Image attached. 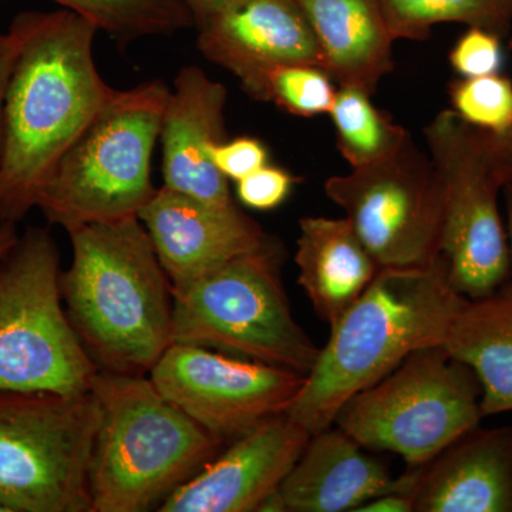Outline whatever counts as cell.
<instances>
[{"instance_id":"obj_21","label":"cell","mask_w":512,"mask_h":512,"mask_svg":"<svg viewBox=\"0 0 512 512\" xmlns=\"http://www.w3.org/2000/svg\"><path fill=\"white\" fill-rule=\"evenodd\" d=\"M444 348L466 363L481 386L484 417L512 412V286L468 301Z\"/></svg>"},{"instance_id":"obj_34","label":"cell","mask_w":512,"mask_h":512,"mask_svg":"<svg viewBox=\"0 0 512 512\" xmlns=\"http://www.w3.org/2000/svg\"><path fill=\"white\" fill-rule=\"evenodd\" d=\"M18 237L19 234L18 231H16V224H12V222H0V256L5 254V252L15 244Z\"/></svg>"},{"instance_id":"obj_1","label":"cell","mask_w":512,"mask_h":512,"mask_svg":"<svg viewBox=\"0 0 512 512\" xmlns=\"http://www.w3.org/2000/svg\"><path fill=\"white\" fill-rule=\"evenodd\" d=\"M3 107L0 222L18 224L64 154L116 99L94 62L97 30L67 9L28 12Z\"/></svg>"},{"instance_id":"obj_29","label":"cell","mask_w":512,"mask_h":512,"mask_svg":"<svg viewBox=\"0 0 512 512\" xmlns=\"http://www.w3.org/2000/svg\"><path fill=\"white\" fill-rule=\"evenodd\" d=\"M208 157L227 180L237 183L268 164V150L255 137L221 140L208 146Z\"/></svg>"},{"instance_id":"obj_22","label":"cell","mask_w":512,"mask_h":512,"mask_svg":"<svg viewBox=\"0 0 512 512\" xmlns=\"http://www.w3.org/2000/svg\"><path fill=\"white\" fill-rule=\"evenodd\" d=\"M3 2V0H0ZM89 20L120 47L143 37L168 36L194 26L181 0H52Z\"/></svg>"},{"instance_id":"obj_13","label":"cell","mask_w":512,"mask_h":512,"mask_svg":"<svg viewBox=\"0 0 512 512\" xmlns=\"http://www.w3.org/2000/svg\"><path fill=\"white\" fill-rule=\"evenodd\" d=\"M191 13L201 55L234 74L252 99L269 101V77L279 67H323L318 40L296 0H207Z\"/></svg>"},{"instance_id":"obj_16","label":"cell","mask_w":512,"mask_h":512,"mask_svg":"<svg viewBox=\"0 0 512 512\" xmlns=\"http://www.w3.org/2000/svg\"><path fill=\"white\" fill-rule=\"evenodd\" d=\"M227 99L224 84L200 67L178 72L161 124L164 187L208 204H234L227 178L208 157V146L225 140Z\"/></svg>"},{"instance_id":"obj_36","label":"cell","mask_w":512,"mask_h":512,"mask_svg":"<svg viewBox=\"0 0 512 512\" xmlns=\"http://www.w3.org/2000/svg\"><path fill=\"white\" fill-rule=\"evenodd\" d=\"M0 512H2V510H0Z\"/></svg>"},{"instance_id":"obj_8","label":"cell","mask_w":512,"mask_h":512,"mask_svg":"<svg viewBox=\"0 0 512 512\" xmlns=\"http://www.w3.org/2000/svg\"><path fill=\"white\" fill-rule=\"evenodd\" d=\"M484 419L476 373L444 345L416 350L389 375L350 397L333 426L366 450L426 466Z\"/></svg>"},{"instance_id":"obj_26","label":"cell","mask_w":512,"mask_h":512,"mask_svg":"<svg viewBox=\"0 0 512 512\" xmlns=\"http://www.w3.org/2000/svg\"><path fill=\"white\" fill-rule=\"evenodd\" d=\"M323 67L312 64L282 66L269 77V101L292 116L329 114L338 90Z\"/></svg>"},{"instance_id":"obj_14","label":"cell","mask_w":512,"mask_h":512,"mask_svg":"<svg viewBox=\"0 0 512 512\" xmlns=\"http://www.w3.org/2000/svg\"><path fill=\"white\" fill-rule=\"evenodd\" d=\"M311 434L284 414L229 441L160 512H254L284 483Z\"/></svg>"},{"instance_id":"obj_32","label":"cell","mask_w":512,"mask_h":512,"mask_svg":"<svg viewBox=\"0 0 512 512\" xmlns=\"http://www.w3.org/2000/svg\"><path fill=\"white\" fill-rule=\"evenodd\" d=\"M495 141H497L498 154H500L501 165L508 183L512 181V126L507 133L497 136L495 134Z\"/></svg>"},{"instance_id":"obj_6","label":"cell","mask_w":512,"mask_h":512,"mask_svg":"<svg viewBox=\"0 0 512 512\" xmlns=\"http://www.w3.org/2000/svg\"><path fill=\"white\" fill-rule=\"evenodd\" d=\"M281 251L266 239L173 288V343L202 346L306 376L320 348L293 318Z\"/></svg>"},{"instance_id":"obj_12","label":"cell","mask_w":512,"mask_h":512,"mask_svg":"<svg viewBox=\"0 0 512 512\" xmlns=\"http://www.w3.org/2000/svg\"><path fill=\"white\" fill-rule=\"evenodd\" d=\"M305 377L202 346L171 343L151 369L158 392L201 427L229 443L286 413Z\"/></svg>"},{"instance_id":"obj_11","label":"cell","mask_w":512,"mask_h":512,"mask_svg":"<svg viewBox=\"0 0 512 512\" xmlns=\"http://www.w3.org/2000/svg\"><path fill=\"white\" fill-rule=\"evenodd\" d=\"M325 191L380 268L427 265L440 255L439 175L412 137L383 160L330 177Z\"/></svg>"},{"instance_id":"obj_25","label":"cell","mask_w":512,"mask_h":512,"mask_svg":"<svg viewBox=\"0 0 512 512\" xmlns=\"http://www.w3.org/2000/svg\"><path fill=\"white\" fill-rule=\"evenodd\" d=\"M450 100L451 110L471 126L497 136L512 126V82L500 73L456 80Z\"/></svg>"},{"instance_id":"obj_24","label":"cell","mask_w":512,"mask_h":512,"mask_svg":"<svg viewBox=\"0 0 512 512\" xmlns=\"http://www.w3.org/2000/svg\"><path fill=\"white\" fill-rule=\"evenodd\" d=\"M370 97L362 90L340 87L329 113L340 154L352 168L383 160L410 136L389 114L377 109Z\"/></svg>"},{"instance_id":"obj_31","label":"cell","mask_w":512,"mask_h":512,"mask_svg":"<svg viewBox=\"0 0 512 512\" xmlns=\"http://www.w3.org/2000/svg\"><path fill=\"white\" fill-rule=\"evenodd\" d=\"M355 512H413V495L389 493L360 505Z\"/></svg>"},{"instance_id":"obj_19","label":"cell","mask_w":512,"mask_h":512,"mask_svg":"<svg viewBox=\"0 0 512 512\" xmlns=\"http://www.w3.org/2000/svg\"><path fill=\"white\" fill-rule=\"evenodd\" d=\"M311 23L323 69L340 87L373 96L393 70L394 39L380 0H296Z\"/></svg>"},{"instance_id":"obj_27","label":"cell","mask_w":512,"mask_h":512,"mask_svg":"<svg viewBox=\"0 0 512 512\" xmlns=\"http://www.w3.org/2000/svg\"><path fill=\"white\" fill-rule=\"evenodd\" d=\"M503 60L501 36L481 28L468 29L450 53L451 66L464 79L500 73Z\"/></svg>"},{"instance_id":"obj_2","label":"cell","mask_w":512,"mask_h":512,"mask_svg":"<svg viewBox=\"0 0 512 512\" xmlns=\"http://www.w3.org/2000/svg\"><path fill=\"white\" fill-rule=\"evenodd\" d=\"M467 298L451 284L446 262L380 268L332 326L286 416L309 434L332 427L343 404L396 369L407 356L444 345Z\"/></svg>"},{"instance_id":"obj_5","label":"cell","mask_w":512,"mask_h":512,"mask_svg":"<svg viewBox=\"0 0 512 512\" xmlns=\"http://www.w3.org/2000/svg\"><path fill=\"white\" fill-rule=\"evenodd\" d=\"M170 90L147 82L120 90L64 154L37 208L67 232L138 218L156 195L151 161Z\"/></svg>"},{"instance_id":"obj_4","label":"cell","mask_w":512,"mask_h":512,"mask_svg":"<svg viewBox=\"0 0 512 512\" xmlns=\"http://www.w3.org/2000/svg\"><path fill=\"white\" fill-rule=\"evenodd\" d=\"M90 392L100 410L89 463L92 512L158 510L224 447L150 377L99 370Z\"/></svg>"},{"instance_id":"obj_30","label":"cell","mask_w":512,"mask_h":512,"mask_svg":"<svg viewBox=\"0 0 512 512\" xmlns=\"http://www.w3.org/2000/svg\"><path fill=\"white\" fill-rule=\"evenodd\" d=\"M28 26V12H22L13 19L8 32L0 33V153H2L3 107H5L6 87H8L16 56H18L26 33H28Z\"/></svg>"},{"instance_id":"obj_9","label":"cell","mask_w":512,"mask_h":512,"mask_svg":"<svg viewBox=\"0 0 512 512\" xmlns=\"http://www.w3.org/2000/svg\"><path fill=\"white\" fill-rule=\"evenodd\" d=\"M443 192L440 256L468 301L500 291L511 278L500 195L507 177L495 134L443 110L424 128Z\"/></svg>"},{"instance_id":"obj_7","label":"cell","mask_w":512,"mask_h":512,"mask_svg":"<svg viewBox=\"0 0 512 512\" xmlns=\"http://www.w3.org/2000/svg\"><path fill=\"white\" fill-rule=\"evenodd\" d=\"M60 252L30 227L0 256V390L82 394L99 367L67 318Z\"/></svg>"},{"instance_id":"obj_33","label":"cell","mask_w":512,"mask_h":512,"mask_svg":"<svg viewBox=\"0 0 512 512\" xmlns=\"http://www.w3.org/2000/svg\"><path fill=\"white\" fill-rule=\"evenodd\" d=\"M505 201V228H507L508 247H510V262H511V276H512V181L505 184L504 190ZM512 286V282H511Z\"/></svg>"},{"instance_id":"obj_20","label":"cell","mask_w":512,"mask_h":512,"mask_svg":"<svg viewBox=\"0 0 512 512\" xmlns=\"http://www.w3.org/2000/svg\"><path fill=\"white\" fill-rule=\"evenodd\" d=\"M295 262L299 285L316 315L329 326L348 311L380 271L346 217L302 218Z\"/></svg>"},{"instance_id":"obj_28","label":"cell","mask_w":512,"mask_h":512,"mask_svg":"<svg viewBox=\"0 0 512 512\" xmlns=\"http://www.w3.org/2000/svg\"><path fill=\"white\" fill-rule=\"evenodd\" d=\"M295 184V177L284 168L266 164L237 181L238 200L251 210L272 211L288 200Z\"/></svg>"},{"instance_id":"obj_3","label":"cell","mask_w":512,"mask_h":512,"mask_svg":"<svg viewBox=\"0 0 512 512\" xmlns=\"http://www.w3.org/2000/svg\"><path fill=\"white\" fill-rule=\"evenodd\" d=\"M67 318L101 372L150 375L173 343V285L138 218L69 232Z\"/></svg>"},{"instance_id":"obj_18","label":"cell","mask_w":512,"mask_h":512,"mask_svg":"<svg viewBox=\"0 0 512 512\" xmlns=\"http://www.w3.org/2000/svg\"><path fill=\"white\" fill-rule=\"evenodd\" d=\"M413 512H512V426L478 424L421 466Z\"/></svg>"},{"instance_id":"obj_17","label":"cell","mask_w":512,"mask_h":512,"mask_svg":"<svg viewBox=\"0 0 512 512\" xmlns=\"http://www.w3.org/2000/svg\"><path fill=\"white\" fill-rule=\"evenodd\" d=\"M419 473L416 467L394 477L359 441L332 426L312 434L279 494L289 512H355L379 495H413Z\"/></svg>"},{"instance_id":"obj_35","label":"cell","mask_w":512,"mask_h":512,"mask_svg":"<svg viewBox=\"0 0 512 512\" xmlns=\"http://www.w3.org/2000/svg\"><path fill=\"white\" fill-rule=\"evenodd\" d=\"M181 2H184L191 10L192 6L200 5V3L207 2V0H181Z\"/></svg>"},{"instance_id":"obj_23","label":"cell","mask_w":512,"mask_h":512,"mask_svg":"<svg viewBox=\"0 0 512 512\" xmlns=\"http://www.w3.org/2000/svg\"><path fill=\"white\" fill-rule=\"evenodd\" d=\"M394 40H426L440 23H463L505 36L512 26V0H380Z\"/></svg>"},{"instance_id":"obj_10","label":"cell","mask_w":512,"mask_h":512,"mask_svg":"<svg viewBox=\"0 0 512 512\" xmlns=\"http://www.w3.org/2000/svg\"><path fill=\"white\" fill-rule=\"evenodd\" d=\"M99 419L92 392L0 390V510L92 512L89 463Z\"/></svg>"},{"instance_id":"obj_15","label":"cell","mask_w":512,"mask_h":512,"mask_svg":"<svg viewBox=\"0 0 512 512\" xmlns=\"http://www.w3.org/2000/svg\"><path fill=\"white\" fill-rule=\"evenodd\" d=\"M138 220L173 288L255 251L268 239L258 222L235 202L208 204L164 185L138 214Z\"/></svg>"}]
</instances>
